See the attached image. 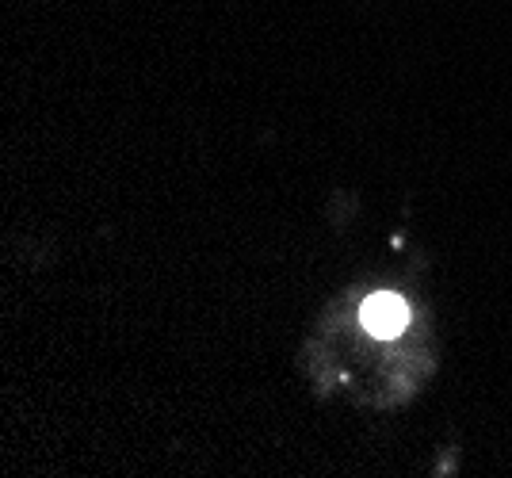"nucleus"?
<instances>
[{"instance_id":"1","label":"nucleus","mask_w":512,"mask_h":478,"mask_svg":"<svg viewBox=\"0 0 512 478\" xmlns=\"http://www.w3.org/2000/svg\"><path fill=\"white\" fill-rule=\"evenodd\" d=\"M360 322L371 337L390 341V337H398V333L406 329L409 306H406V299H402V295H394V291H375V295L360 306Z\"/></svg>"}]
</instances>
